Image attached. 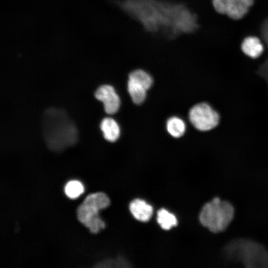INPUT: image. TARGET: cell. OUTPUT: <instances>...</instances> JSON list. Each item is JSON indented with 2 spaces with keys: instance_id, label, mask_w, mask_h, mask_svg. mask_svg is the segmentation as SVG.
Segmentation results:
<instances>
[{
  "instance_id": "obj_1",
  "label": "cell",
  "mask_w": 268,
  "mask_h": 268,
  "mask_svg": "<svg viewBox=\"0 0 268 268\" xmlns=\"http://www.w3.org/2000/svg\"><path fill=\"white\" fill-rule=\"evenodd\" d=\"M42 126L46 144L54 151L63 150L74 145L77 140L76 127L64 110L47 109L43 114Z\"/></svg>"
},
{
  "instance_id": "obj_2",
  "label": "cell",
  "mask_w": 268,
  "mask_h": 268,
  "mask_svg": "<svg viewBox=\"0 0 268 268\" xmlns=\"http://www.w3.org/2000/svg\"><path fill=\"white\" fill-rule=\"evenodd\" d=\"M224 252L227 258L241 262L246 268H268V249L253 240L244 238L234 239L226 245Z\"/></svg>"
},
{
  "instance_id": "obj_3",
  "label": "cell",
  "mask_w": 268,
  "mask_h": 268,
  "mask_svg": "<svg viewBox=\"0 0 268 268\" xmlns=\"http://www.w3.org/2000/svg\"><path fill=\"white\" fill-rule=\"evenodd\" d=\"M234 215L235 208L230 202L215 197L203 205L199 214V220L210 232L219 233L228 228Z\"/></svg>"
},
{
  "instance_id": "obj_4",
  "label": "cell",
  "mask_w": 268,
  "mask_h": 268,
  "mask_svg": "<svg viewBox=\"0 0 268 268\" xmlns=\"http://www.w3.org/2000/svg\"><path fill=\"white\" fill-rule=\"evenodd\" d=\"M110 204V200L104 193L97 192L87 196L76 209L79 221L88 228L92 233H97L105 227V222L99 217V210Z\"/></svg>"
},
{
  "instance_id": "obj_5",
  "label": "cell",
  "mask_w": 268,
  "mask_h": 268,
  "mask_svg": "<svg viewBox=\"0 0 268 268\" xmlns=\"http://www.w3.org/2000/svg\"><path fill=\"white\" fill-rule=\"evenodd\" d=\"M189 119L192 125L198 130L208 131L218 125L219 116L209 104L200 103L190 109Z\"/></svg>"
},
{
  "instance_id": "obj_6",
  "label": "cell",
  "mask_w": 268,
  "mask_h": 268,
  "mask_svg": "<svg viewBox=\"0 0 268 268\" xmlns=\"http://www.w3.org/2000/svg\"><path fill=\"white\" fill-rule=\"evenodd\" d=\"M254 3V0H212L213 7L217 13L226 14L234 20L243 18Z\"/></svg>"
},
{
  "instance_id": "obj_7",
  "label": "cell",
  "mask_w": 268,
  "mask_h": 268,
  "mask_svg": "<svg viewBox=\"0 0 268 268\" xmlns=\"http://www.w3.org/2000/svg\"><path fill=\"white\" fill-rule=\"evenodd\" d=\"M95 98L104 104L106 113L112 115L116 113L120 106V99L114 88L109 85L99 87L95 92Z\"/></svg>"
},
{
  "instance_id": "obj_8",
  "label": "cell",
  "mask_w": 268,
  "mask_h": 268,
  "mask_svg": "<svg viewBox=\"0 0 268 268\" xmlns=\"http://www.w3.org/2000/svg\"><path fill=\"white\" fill-rule=\"evenodd\" d=\"M129 208L134 217L142 222L148 221L153 213L152 206L139 199L133 200L130 204Z\"/></svg>"
},
{
  "instance_id": "obj_9",
  "label": "cell",
  "mask_w": 268,
  "mask_h": 268,
  "mask_svg": "<svg viewBox=\"0 0 268 268\" xmlns=\"http://www.w3.org/2000/svg\"><path fill=\"white\" fill-rule=\"evenodd\" d=\"M242 52L250 58L259 57L264 50V44L261 39L255 36L246 37L241 44Z\"/></svg>"
},
{
  "instance_id": "obj_10",
  "label": "cell",
  "mask_w": 268,
  "mask_h": 268,
  "mask_svg": "<svg viewBox=\"0 0 268 268\" xmlns=\"http://www.w3.org/2000/svg\"><path fill=\"white\" fill-rule=\"evenodd\" d=\"M104 138L110 142L116 141L120 136V128L117 123L112 118H105L100 124Z\"/></svg>"
},
{
  "instance_id": "obj_11",
  "label": "cell",
  "mask_w": 268,
  "mask_h": 268,
  "mask_svg": "<svg viewBox=\"0 0 268 268\" xmlns=\"http://www.w3.org/2000/svg\"><path fill=\"white\" fill-rule=\"evenodd\" d=\"M128 90L135 104H140L144 101L147 90L142 85L129 79Z\"/></svg>"
},
{
  "instance_id": "obj_12",
  "label": "cell",
  "mask_w": 268,
  "mask_h": 268,
  "mask_svg": "<svg viewBox=\"0 0 268 268\" xmlns=\"http://www.w3.org/2000/svg\"><path fill=\"white\" fill-rule=\"evenodd\" d=\"M157 221L161 227L165 230H169L178 223L176 216L164 208H161L157 211Z\"/></svg>"
},
{
  "instance_id": "obj_13",
  "label": "cell",
  "mask_w": 268,
  "mask_h": 268,
  "mask_svg": "<svg viewBox=\"0 0 268 268\" xmlns=\"http://www.w3.org/2000/svg\"><path fill=\"white\" fill-rule=\"evenodd\" d=\"M168 133L174 137H180L185 133L186 126L184 122L177 117L169 118L166 124Z\"/></svg>"
},
{
  "instance_id": "obj_14",
  "label": "cell",
  "mask_w": 268,
  "mask_h": 268,
  "mask_svg": "<svg viewBox=\"0 0 268 268\" xmlns=\"http://www.w3.org/2000/svg\"><path fill=\"white\" fill-rule=\"evenodd\" d=\"M129 79L142 85L146 90L150 88L153 82L151 75L141 69H137L132 71L129 75Z\"/></svg>"
},
{
  "instance_id": "obj_15",
  "label": "cell",
  "mask_w": 268,
  "mask_h": 268,
  "mask_svg": "<svg viewBox=\"0 0 268 268\" xmlns=\"http://www.w3.org/2000/svg\"><path fill=\"white\" fill-rule=\"evenodd\" d=\"M84 191L82 184L76 180L69 181L65 187V192L69 198L74 199L79 196Z\"/></svg>"
},
{
  "instance_id": "obj_16",
  "label": "cell",
  "mask_w": 268,
  "mask_h": 268,
  "mask_svg": "<svg viewBox=\"0 0 268 268\" xmlns=\"http://www.w3.org/2000/svg\"><path fill=\"white\" fill-rule=\"evenodd\" d=\"M260 32L261 37L268 50V17L262 22L260 27ZM267 65H268V59L265 64V66Z\"/></svg>"
}]
</instances>
